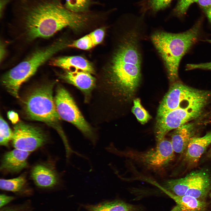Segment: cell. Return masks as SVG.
I'll list each match as a JSON object with an SVG mask.
<instances>
[{"mask_svg": "<svg viewBox=\"0 0 211 211\" xmlns=\"http://www.w3.org/2000/svg\"><path fill=\"white\" fill-rule=\"evenodd\" d=\"M14 12L20 17L28 38L51 37L63 28H82L89 20L86 13L67 9L59 0H17Z\"/></svg>", "mask_w": 211, "mask_h": 211, "instance_id": "1", "label": "cell"}, {"mask_svg": "<svg viewBox=\"0 0 211 211\" xmlns=\"http://www.w3.org/2000/svg\"><path fill=\"white\" fill-rule=\"evenodd\" d=\"M129 28L113 58L110 83L121 95L129 97L138 86L141 78V33L139 27Z\"/></svg>", "mask_w": 211, "mask_h": 211, "instance_id": "2", "label": "cell"}, {"mask_svg": "<svg viewBox=\"0 0 211 211\" xmlns=\"http://www.w3.org/2000/svg\"><path fill=\"white\" fill-rule=\"evenodd\" d=\"M201 24L199 20L184 32L174 33L159 30L151 35L152 42L162 58L170 81L178 79L180 62L198 40Z\"/></svg>", "mask_w": 211, "mask_h": 211, "instance_id": "3", "label": "cell"}, {"mask_svg": "<svg viewBox=\"0 0 211 211\" xmlns=\"http://www.w3.org/2000/svg\"><path fill=\"white\" fill-rule=\"evenodd\" d=\"M54 84L45 85L31 92L25 101V109L29 118L43 122L55 129L66 145L69 142L59 124L60 117L53 96Z\"/></svg>", "mask_w": 211, "mask_h": 211, "instance_id": "4", "label": "cell"}, {"mask_svg": "<svg viewBox=\"0 0 211 211\" xmlns=\"http://www.w3.org/2000/svg\"><path fill=\"white\" fill-rule=\"evenodd\" d=\"M62 42L57 41L38 50L2 76V84L13 96L18 98L21 85L34 74L38 69L64 47Z\"/></svg>", "mask_w": 211, "mask_h": 211, "instance_id": "5", "label": "cell"}, {"mask_svg": "<svg viewBox=\"0 0 211 211\" xmlns=\"http://www.w3.org/2000/svg\"><path fill=\"white\" fill-rule=\"evenodd\" d=\"M211 96V92L208 91L195 89L180 82H175L159 105L157 117L179 108L207 105Z\"/></svg>", "mask_w": 211, "mask_h": 211, "instance_id": "6", "label": "cell"}, {"mask_svg": "<svg viewBox=\"0 0 211 211\" xmlns=\"http://www.w3.org/2000/svg\"><path fill=\"white\" fill-rule=\"evenodd\" d=\"M164 186V189L175 195L204 200L211 188V176L205 170L195 171L183 178L167 181Z\"/></svg>", "mask_w": 211, "mask_h": 211, "instance_id": "7", "label": "cell"}, {"mask_svg": "<svg viewBox=\"0 0 211 211\" xmlns=\"http://www.w3.org/2000/svg\"><path fill=\"white\" fill-rule=\"evenodd\" d=\"M54 101L60 117L74 125L95 146L97 143V138L93 135L91 127L84 118L68 91L62 87H58Z\"/></svg>", "mask_w": 211, "mask_h": 211, "instance_id": "8", "label": "cell"}, {"mask_svg": "<svg viewBox=\"0 0 211 211\" xmlns=\"http://www.w3.org/2000/svg\"><path fill=\"white\" fill-rule=\"evenodd\" d=\"M206 106L202 104L185 108H179L157 117L155 130L157 142L164 139L170 131L199 117Z\"/></svg>", "mask_w": 211, "mask_h": 211, "instance_id": "9", "label": "cell"}, {"mask_svg": "<svg viewBox=\"0 0 211 211\" xmlns=\"http://www.w3.org/2000/svg\"><path fill=\"white\" fill-rule=\"evenodd\" d=\"M12 144L15 148L31 152L44 145L47 136L40 128L19 121L13 127Z\"/></svg>", "mask_w": 211, "mask_h": 211, "instance_id": "10", "label": "cell"}, {"mask_svg": "<svg viewBox=\"0 0 211 211\" xmlns=\"http://www.w3.org/2000/svg\"><path fill=\"white\" fill-rule=\"evenodd\" d=\"M174 152L171 141L164 138L157 142L155 148L142 153L139 158L148 167L158 169L166 166L173 159Z\"/></svg>", "mask_w": 211, "mask_h": 211, "instance_id": "11", "label": "cell"}, {"mask_svg": "<svg viewBox=\"0 0 211 211\" xmlns=\"http://www.w3.org/2000/svg\"><path fill=\"white\" fill-rule=\"evenodd\" d=\"M30 176L37 186L42 188H50L56 186L59 182V177L52 164L40 163L36 164L30 171Z\"/></svg>", "mask_w": 211, "mask_h": 211, "instance_id": "12", "label": "cell"}, {"mask_svg": "<svg viewBox=\"0 0 211 211\" xmlns=\"http://www.w3.org/2000/svg\"><path fill=\"white\" fill-rule=\"evenodd\" d=\"M30 152L15 148L3 155L0 165L1 171L6 173H18L28 166L27 159Z\"/></svg>", "mask_w": 211, "mask_h": 211, "instance_id": "13", "label": "cell"}, {"mask_svg": "<svg viewBox=\"0 0 211 211\" xmlns=\"http://www.w3.org/2000/svg\"><path fill=\"white\" fill-rule=\"evenodd\" d=\"M211 143V131L202 137L192 138L185 151V160L190 165L197 163Z\"/></svg>", "mask_w": 211, "mask_h": 211, "instance_id": "14", "label": "cell"}, {"mask_svg": "<svg viewBox=\"0 0 211 211\" xmlns=\"http://www.w3.org/2000/svg\"><path fill=\"white\" fill-rule=\"evenodd\" d=\"M195 132V125L191 123H187L175 129L171 141L174 152H184L191 139L194 137Z\"/></svg>", "mask_w": 211, "mask_h": 211, "instance_id": "15", "label": "cell"}, {"mask_svg": "<svg viewBox=\"0 0 211 211\" xmlns=\"http://www.w3.org/2000/svg\"><path fill=\"white\" fill-rule=\"evenodd\" d=\"M66 81L72 84L89 95L93 88L95 83V78L88 72L81 71H67L62 75Z\"/></svg>", "mask_w": 211, "mask_h": 211, "instance_id": "16", "label": "cell"}, {"mask_svg": "<svg viewBox=\"0 0 211 211\" xmlns=\"http://www.w3.org/2000/svg\"><path fill=\"white\" fill-rule=\"evenodd\" d=\"M54 66L67 71H81L93 73V68L91 63L80 56H67L59 57L53 59L51 62Z\"/></svg>", "mask_w": 211, "mask_h": 211, "instance_id": "17", "label": "cell"}, {"mask_svg": "<svg viewBox=\"0 0 211 211\" xmlns=\"http://www.w3.org/2000/svg\"><path fill=\"white\" fill-rule=\"evenodd\" d=\"M164 190L176 203L171 211H205L206 210L207 204L204 200L188 195H177Z\"/></svg>", "mask_w": 211, "mask_h": 211, "instance_id": "18", "label": "cell"}, {"mask_svg": "<svg viewBox=\"0 0 211 211\" xmlns=\"http://www.w3.org/2000/svg\"><path fill=\"white\" fill-rule=\"evenodd\" d=\"M88 211H141L140 207L119 200L86 206Z\"/></svg>", "mask_w": 211, "mask_h": 211, "instance_id": "19", "label": "cell"}, {"mask_svg": "<svg viewBox=\"0 0 211 211\" xmlns=\"http://www.w3.org/2000/svg\"><path fill=\"white\" fill-rule=\"evenodd\" d=\"M26 181L25 174H22L11 179H1L0 188L3 190L14 192H19L23 189L26 185Z\"/></svg>", "mask_w": 211, "mask_h": 211, "instance_id": "20", "label": "cell"}, {"mask_svg": "<svg viewBox=\"0 0 211 211\" xmlns=\"http://www.w3.org/2000/svg\"><path fill=\"white\" fill-rule=\"evenodd\" d=\"M91 0H65L64 6L68 10L77 13L88 12Z\"/></svg>", "mask_w": 211, "mask_h": 211, "instance_id": "21", "label": "cell"}, {"mask_svg": "<svg viewBox=\"0 0 211 211\" xmlns=\"http://www.w3.org/2000/svg\"><path fill=\"white\" fill-rule=\"evenodd\" d=\"M13 135L12 131L6 122L0 116V144L1 146L8 147L9 141L12 140Z\"/></svg>", "mask_w": 211, "mask_h": 211, "instance_id": "22", "label": "cell"}, {"mask_svg": "<svg viewBox=\"0 0 211 211\" xmlns=\"http://www.w3.org/2000/svg\"><path fill=\"white\" fill-rule=\"evenodd\" d=\"M132 111L142 124H145L151 118L148 113L142 106L140 100L138 98L134 100Z\"/></svg>", "mask_w": 211, "mask_h": 211, "instance_id": "23", "label": "cell"}, {"mask_svg": "<svg viewBox=\"0 0 211 211\" xmlns=\"http://www.w3.org/2000/svg\"><path fill=\"white\" fill-rule=\"evenodd\" d=\"M68 46L80 49L87 50L91 49L95 46L88 34L74 41Z\"/></svg>", "mask_w": 211, "mask_h": 211, "instance_id": "24", "label": "cell"}, {"mask_svg": "<svg viewBox=\"0 0 211 211\" xmlns=\"http://www.w3.org/2000/svg\"><path fill=\"white\" fill-rule=\"evenodd\" d=\"M172 0H149L145 9H149L153 13H155L168 6Z\"/></svg>", "mask_w": 211, "mask_h": 211, "instance_id": "25", "label": "cell"}, {"mask_svg": "<svg viewBox=\"0 0 211 211\" xmlns=\"http://www.w3.org/2000/svg\"><path fill=\"white\" fill-rule=\"evenodd\" d=\"M197 0H178L173 10L174 14L178 16L183 15L192 4L196 3Z\"/></svg>", "mask_w": 211, "mask_h": 211, "instance_id": "26", "label": "cell"}, {"mask_svg": "<svg viewBox=\"0 0 211 211\" xmlns=\"http://www.w3.org/2000/svg\"><path fill=\"white\" fill-rule=\"evenodd\" d=\"M104 34L103 29L100 28L96 29L89 34L95 46L102 41Z\"/></svg>", "mask_w": 211, "mask_h": 211, "instance_id": "27", "label": "cell"}, {"mask_svg": "<svg viewBox=\"0 0 211 211\" xmlns=\"http://www.w3.org/2000/svg\"><path fill=\"white\" fill-rule=\"evenodd\" d=\"M196 3L202 9L211 23V0H197Z\"/></svg>", "mask_w": 211, "mask_h": 211, "instance_id": "28", "label": "cell"}, {"mask_svg": "<svg viewBox=\"0 0 211 211\" xmlns=\"http://www.w3.org/2000/svg\"><path fill=\"white\" fill-rule=\"evenodd\" d=\"M195 69L211 70V62L198 64H188L186 67V70H187Z\"/></svg>", "mask_w": 211, "mask_h": 211, "instance_id": "29", "label": "cell"}, {"mask_svg": "<svg viewBox=\"0 0 211 211\" xmlns=\"http://www.w3.org/2000/svg\"><path fill=\"white\" fill-rule=\"evenodd\" d=\"M14 198L13 196L2 194L0 195V207L1 208L12 200Z\"/></svg>", "mask_w": 211, "mask_h": 211, "instance_id": "30", "label": "cell"}, {"mask_svg": "<svg viewBox=\"0 0 211 211\" xmlns=\"http://www.w3.org/2000/svg\"><path fill=\"white\" fill-rule=\"evenodd\" d=\"M7 115L8 118L13 124H15L19 122L18 115L15 112L12 110L9 111Z\"/></svg>", "mask_w": 211, "mask_h": 211, "instance_id": "31", "label": "cell"}, {"mask_svg": "<svg viewBox=\"0 0 211 211\" xmlns=\"http://www.w3.org/2000/svg\"><path fill=\"white\" fill-rule=\"evenodd\" d=\"M8 0H1V6H0V14H1L3 11L4 7L6 5V4L8 2Z\"/></svg>", "mask_w": 211, "mask_h": 211, "instance_id": "32", "label": "cell"}, {"mask_svg": "<svg viewBox=\"0 0 211 211\" xmlns=\"http://www.w3.org/2000/svg\"><path fill=\"white\" fill-rule=\"evenodd\" d=\"M3 45L2 46H1L0 48V59L1 61V59L3 58L5 55V51Z\"/></svg>", "mask_w": 211, "mask_h": 211, "instance_id": "33", "label": "cell"}, {"mask_svg": "<svg viewBox=\"0 0 211 211\" xmlns=\"http://www.w3.org/2000/svg\"><path fill=\"white\" fill-rule=\"evenodd\" d=\"M0 211H19L16 209L13 208H4L2 209Z\"/></svg>", "mask_w": 211, "mask_h": 211, "instance_id": "34", "label": "cell"}, {"mask_svg": "<svg viewBox=\"0 0 211 211\" xmlns=\"http://www.w3.org/2000/svg\"><path fill=\"white\" fill-rule=\"evenodd\" d=\"M208 155L210 157H211V148L209 152V154Z\"/></svg>", "mask_w": 211, "mask_h": 211, "instance_id": "35", "label": "cell"}, {"mask_svg": "<svg viewBox=\"0 0 211 211\" xmlns=\"http://www.w3.org/2000/svg\"><path fill=\"white\" fill-rule=\"evenodd\" d=\"M205 41L211 43V40H206Z\"/></svg>", "mask_w": 211, "mask_h": 211, "instance_id": "36", "label": "cell"}, {"mask_svg": "<svg viewBox=\"0 0 211 211\" xmlns=\"http://www.w3.org/2000/svg\"><path fill=\"white\" fill-rule=\"evenodd\" d=\"M209 193V195L211 199V188L210 189V190Z\"/></svg>", "mask_w": 211, "mask_h": 211, "instance_id": "37", "label": "cell"}]
</instances>
